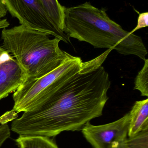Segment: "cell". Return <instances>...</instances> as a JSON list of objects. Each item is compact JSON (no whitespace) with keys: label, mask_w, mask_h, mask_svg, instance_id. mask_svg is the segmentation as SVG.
I'll return each mask as SVG.
<instances>
[{"label":"cell","mask_w":148,"mask_h":148,"mask_svg":"<svg viewBox=\"0 0 148 148\" xmlns=\"http://www.w3.org/2000/svg\"><path fill=\"white\" fill-rule=\"evenodd\" d=\"M107 51L76 66L57 78L32 110L12 121L10 130L19 135L54 137L64 131L81 130L103 115L111 86L103 63Z\"/></svg>","instance_id":"cell-1"},{"label":"cell","mask_w":148,"mask_h":148,"mask_svg":"<svg viewBox=\"0 0 148 148\" xmlns=\"http://www.w3.org/2000/svg\"><path fill=\"white\" fill-rule=\"evenodd\" d=\"M63 32L69 38L85 42L95 48L114 49L120 54L136 56L143 60L147 55L141 37L124 30L109 18L106 10L88 2L65 7Z\"/></svg>","instance_id":"cell-2"},{"label":"cell","mask_w":148,"mask_h":148,"mask_svg":"<svg viewBox=\"0 0 148 148\" xmlns=\"http://www.w3.org/2000/svg\"><path fill=\"white\" fill-rule=\"evenodd\" d=\"M50 36L22 24L2 30L3 47L24 72L26 78L23 82L48 74L67 58L68 53L59 47L61 40Z\"/></svg>","instance_id":"cell-3"},{"label":"cell","mask_w":148,"mask_h":148,"mask_svg":"<svg viewBox=\"0 0 148 148\" xmlns=\"http://www.w3.org/2000/svg\"><path fill=\"white\" fill-rule=\"evenodd\" d=\"M82 62L80 57L68 53L64 62L52 72L38 79L23 83L13 94L14 106L10 112L17 117V114L21 112L30 111L41 96L57 78Z\"/></svg>","instance_id":"cell-4"},{"label":"cell","mask_w":148,"mask_h":148,"mask_svg":"<svg viewBox=\"0 0 148 148\" xmlns=\"http://www.w3.org/2000/svg\"><path fill=\"white\" fill-rule=\"evenodd\" d=\"M8 12L20 24L71 43L70 38L50 20L37 0H3Z\"/></svg>","instance_id":"cell-5"},{"label":"cell","mask_w":148,"mask_h":148,"mask_svg":"<svg viewBox=\"0 0 148 148\" xmlns=\"http://www.w3.org/2000/svg\"><path fill=\"white\" fill-rule=\"evenodd\" d=\"M129 113L118 120L107 124L94 125L87 123L82 133L93 148H113L127 139Z\"/></svg>","instance_id":"cell-6"},{"label":"cell","mask_w":148,"mask_h":148,"mask_svg":"<svg viewBox=\"0 0 148 148\" xmlns=\"http://www.w3.org/2000/svg\"><path fill=\"white\" fill-rule=\"evenodd\" d=\"M26 78L24 72L14 58L0 65V101L14 92Z\"/></svg>","instance_id":"cell-7"},{"label":"cell","mask_w":148,"mask_h":148,"mask_svg":"<svg viewBox=\"0 0 148 148\" xmlns=\"http://www.w3.org/2000/svg\"><path fill=\"white\" fill-rule=\"evenodd\" d=\"M129 113V137H132L142 130L148 129V98L136 101Z\"/></svg>","instance_id":"cell-8"},{"label":"cell","mask_w":148,"mask_h":148,"mask_svg":"<svg viewBox=\"0 0 148 148\" xmlns=\"http://www.w3.org/2000/svg\"><path fill=\"white\" fill-rule=\"evenodd\" d=\"M18 148H59L52 137L37 135H19L15 140Z\"/></svg>","instance_id":"cell-9"},{"label":"cell","mask_w":148,"mask_h":148,"mask_svg":"<svg viewBox=\"0 0 148 148\" xmlns=\"http://www.w3.org/2000/svg\"><path fill=\"white\" fill-rule=\"evenodd\" d=\"M37 1L50 20L60 30L63 32L65 7L62 6L58 0Z\"/></svg>","instance_id":"cell-10"},{"label":"cell","mask_w":148,"mask_h":148,"mask_svg":"<svg viewBox=\"0 0 148 148\" xmlns=\"http://www.w3.org/2000/svg\"><path fill=\"white\" fill-rule=\"evenodd\" d=\"M144 64L135 79L134 90H137L142 96L148 97V60H144Z\"/></svg>","instance_id":"cell-11"},{"label":"cell","mask_w":148,"mask_h":148,"mask_svg":"<svg viewBox=\"0 0 148 148\" xmlns=\"http://www.w3.org/2000/svg\"><path fill=\"white\" fill-rule=\"evenodd\" d=\"M127 142L129 148H148V129L127 138Z\"/></svg>","instance_id":"cell-12"},{"label":"cell","mask_w":148,"mask_h":148,"mask_svg":"<svg viewBox=\"0 0 148 148\" xmlns=\"http://www.w3.org/2000/svg\"><path fill=\"white\" fill-rule=\"evenodd\" d=\"M138 13L139 12H138ZM148 26V13L147 12L139 13V16L137 21V24L136 27L131 31V33L134 34L136 30L146 27Z\"/></svg>","instance_id":"cell-13"},{"label":"cell","mask_w":148,"mask_h":148,"mask_svg":"<svg viewBox=\"0 0 148 148\" xmlns=\"http://www.w3.org/2000/svg\"><path fill=\"white\" fill-rule=\"evenodd\" d=\"M10 129L7 124L0 125V148L10 136Z\"/></svg>","instance_id":"cell-14"},{"label":"cell","mask_w":148,"mask_h":148,"mask_svg":"<svg viewBox=\"0 0 148 148\" xmlns=\"http://www.w3.org/2000/svg\"><path fill=\"white\" fill-rule=\"evenodd\" d=\"M13 58L3 47H0V65Z\"/></svg>","instance_id":"cell-15"},{"label":"cell","mask_w":148,"mask_h":148,"mask_svg":"<svg viewBox=\"0 0 148 148\" xmlns=\"http://www.w3.org/2000/svg\"><path fill=\"white\" fill-rule=\"evenodd\" d=\"M8 10L3 0H0V21L7 14Z\"/></svg>","instance_id":"cell-16"},{"label":"cell","mask_w":148,"mask_h":148,"mask_svg":"<svg viewBox=\"0 0 148 148\" xmlns=\"http://www.w3.org/2000/svg\"><path fill=\"white\" fill-rule=\"evenodd\" d=\"M9 25V23L7 19H2L0 21V29L8 28Z\"/></svg>","instance_id":"cell-17"},{"label":"cell","mask_w":148,"mask_h":148,"mask_svg":"<svg viewBox=\"0 0 148 148\" xmlns=\"http://www.w3.org/2000/svg\"><path fill=\"white\" fill-rule=\"evenodd\" d=\"M127 139L121 142L113 148H129L127 144Z\"/></svg>","instance_id":"cell-18"}]
</instances>
